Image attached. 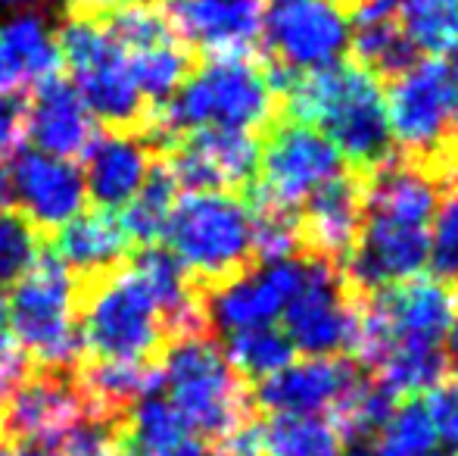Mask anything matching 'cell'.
I'll use <instances>...</instances> for the list:
<instances>
[{"mask_svg":"<svg viewBox=\"0 0 458 456\" xmlns=\"http://www.w3.org/2000/svg\"><path fill=\"white\" fill-rule=\"evenodd\" d=\"M437 178L418 163H380L365 188V213L346 272L359 291H380L421 275L430 254Z\"/></svg>","mask_w":458,"mask_h":456,"instance_id":"obj_1","label":"cell"},{"mask_svg":"<svg viewBox=\"0 0 458 456\" xmlns=\"http://www.w3.org/2000/svg\"><path fill=\"white\" fill-rule=\"evenodd\" d=\"M290 119L321 132L352 166L377 169L390 153L386 98L377 75L359 63H331L284 79Z\"/></svg>","mask_w":458,"mask_h":456,"instance_id":"obj_2","label":"cell"},{"mask_svg":"<svg viewBox=\"0 0 458 456\" xmlns=\"http://www.w3.org/2000/svg\"><path fill=\"white\" fill-rule=\"evenodd\" d=\"M275 98V79L247 60V54L212 56L206 66L191 69L182 88L163 107H153L140 132L157 147V153H163V147L178 132L193 128L253 132L272 119Z\"/></svg>","mask_w":458,"mask_h":456,"instance_id":"obj_3","label":"cell"},{"mask_svg":"<svg viewBox=\"0 0 458 456\" xmlns=\"http://www.w3.org/2000/svg\"><path fill=\"white\" fill-rule=\"evenodd\" d=\"M169 403L197 438L228 444L250 422V394L225 350L203 335L172 338L159 353Z\"/></svg>","mask_w":458,"mask_h":456,"instance_id":"obj_4","label":"cell"},{"mask_svg":"<svg viewBox=\"0 0 458 456\" xmlns=\"http://www.w3.org/2000/svg\"><path fill=\"white\" fill-rule=\"evenodd\" d=\"M10 335L35 369L75 372L85 359L79 325V279L54 254L41 250L6 300Z\"/></svg>","mask_w":458,"mask_h":456,"instance_id":"obj_5","label":"cell"},{"mask_svg":"<svg viewBox=\"0 0 458 456\" xmlns=\"http://www.w3.org/2000/svg\"><path fill=\"white\" fill-rule=\"evenodd\" d=\"M175 260L199 288L253 266V210L228 191H193L175 201L165 226Z\"/></svg>","mask_w":458,"mask_h":456,"instance_id":"obj_6","label":"cell"},{"mask_svg":"<svg viewBox=\"0 0 458 456\" xmlns=\"http://www.w3.org/2000/svg\"><path fill=\"white\" fill-rule=\"evenodd\" d=\"M79 325L88 359L150 363L165 347V325L128 262L79 279Z\"/></svg>","mask_w":458,"mask_h":456,"instance_id":"obj_7","label":"cell"},{"mask_svg":"<svg viewBox=\"0 0 458 456\" xmlns=\"http://www.w3.org/2000/svg\"><path fill=\"white\" fill-rule=\"evenodd\" d=\"M56 47L94 119L109 132H140L147 125L150 107L134 82L125 50L109 38L100 16L66 13V22L56 31Z\"/></svg>","mask_w":458,"mask_h":456,"instance_id":"obj_8","label":"cell"},{"mask_svg":"<svg viewBox=\"0 0 458 456\" xmlns=\"http://www.w3.org/2000/svg\"><path fill=\"white\" fill-rule=\"evenodd\" d=\"M455 316V294L443 279H405L399 285L371 291L356 306L352 353L365 366H377L386 350L403 344L443 347Z\"/></svg>","mask_w":458,"mask_h":456,"instance_id":"obj_9","label":"cell"},{"mask_svg":"<svg viewBox=\"0 0 458 456\" xmlns=\"http://www.w3.org/2000/svg\"><path fill=\"white\" fill-rule=\"evenodd\" d=\"M344 172V157L321 132L300 122H281L259 147L253 182V210L290 213L315 194L325 182Z\"/></svg>","mask_w":458,"mask_h":456,"instance_id":"obj_10","label":"cell"},{"mask_svg":"<svg viewBox=\"0 0 458 456\" xmlns=\"http://www.w3.org/2000/svg\"><path fill=\"white\" fill-rule=\"evenodd\" d=\"M386 98L390 134L421 159L440 157L449 147L458 122V88L449 63L440 56L409 63L393 75Z\"/></svg>","mask_w":458,"mask_h":456,"instance_id":"obj_11","label":"cell"},{"mask_svg":"<svg viewBox=\"0 0 458 456\" xmlns=\"http://www.w3.org/2000/svg\"><path fill=\"white\" fill-rule=\"evenodd\" d=\"M88 422H94V416L75 372L31 366L0 407V438L63 447Z\"/></svg>","mask_w":458,"mask_h":456,"instance_id":"obj_12","label":"cell"},{"mask_svg":"<svg viewBox=\"0 0 458 456\" xmlns=\"http://www.w3.org/2000/svg\"><path fill=\"white\" fill-rule=\"evenodd\" d=\"M356 306L346 297L340 272L327 260L302 266V281L290 304L284 306V335L293 350L309 357H337L352 350L356 338Z\"/></svg>","mask_w":458,"mask_h":456,"instance_id":"obj_13","label":"cell"},{"mask_svg":"<svg viewBox=\"0 0 458 456\" xmlns=\"http://www.w3.org/2000/svg\"><path fill=\"white\" fill-rule=\"evenodd\" d=\"M262 35L277 66L312 73L340 63L350 47V16L334 0H277Z\"/></svg>","mask_w":458,"mask_h":456,"instance_id":"obj_14","label":"cell"},{"mask_svg":"<svg viewBox=\"0 0 458 456\" xmlns=\"http://www.w3.org/2000/svg\"><path fill=\"white\" fill-rule=\"evenodd\" d=\"M165 169L187 194L193 191H234L253 182L259 144L250 132L234 128H193L165 144Z\"/></svg>","mask_w":458,"mask_h":456,"instance_id":"obj_15","label":"cell"},{"mask_svg":"<svg viewBox=\"0 0 458 456\" xmlns=\"http://www.w3.org/2000/svg\"><path fill=\"white\" fill-rule=\"evenodd\" d=\"M302 266L296 260H275L262 266H247L243 272L203 288L206 325L225 335H234L256 325H272L290 304L302 281Z\"/></svg>","mask_w":458,"mask_h":456,"instance_id":"obj_16","label":"cell"},{"mask_svg":"<svg viewBox=\"0 0 458 456\" xmlns=\"http://www.w3.org/2000/svg\"><path fill=\"white\" fill-rule=\"evenodd\" d=\"M13 172V197L19 201V213L29 216L41 228H60L81 213L88 201L85 176L69 159L50 157L41 151L16 153Z\"/></svg>","mask_w":458,"mask_h":456,"instance_id":"obj_17","label":"cell"},{"mask_svg":"<svg viewBox=\"0 0 458 456\" xmlns=\"http://www.w3.org/2000/svg\"><path fill=\"white\" fill-rule=\"evenodd\" d=\"M356 369L340 357H309L287 363L256 384V403L272 416H318L352 388Z\"/></svg>","mask_w":458,"mask_h":456,"instance_id":"obj_18","label":"cell"},{"mask_svg":"<svg viewBox=\"0 0 458 456\" xmlns=\"http://www.w3.org/2000/svg\"><path fill=\"white\" fill-rule=\"evenodd\" d=\"M262 22V0H178L172 10L178 38L209 56L247 54L259 41Z\"/></svg>","mask_w":458,"mask_h":456,"instance_id":"obj_19","label":"cell"},{"mask_svg":"<svg viewBox=\"0 0 458 456\" xmlns=\"http://www.w3.org/2000/svg\"><path fill=\"white\" fill-rule=\"evenodd\" d=\"M365 213V185L350 172H340L325 182L302 203L300 237L302 247L318 254V260L344 262L356 247Z\"/></svg>","mask_w":458,"mask_h":456,"instance_id":"obj_20","label":"cell"},{"mask_svg":"<svg viewBox=\"0 0 458 456\" xmlns=\"http://www.w3.org/2000/svg\"><path fill=\"white\" fill-rule=\"evenodd\" d=\"M157 147L144 132L97 134L85 151V191L100 210H119L140 191L157 163Z\"/></svg>","mask_w":458,"mask_h":456,"instance_id":"obj_21","label":"cell"},{"mask_svg":"<svg viewBox=\"0 0 458 456\" xmlns=\"http://www.w3.org/2000/svg\"><path fill=\"white\" fill-rule=\"evenodd\" d=\"M35 91V100L29 104V138L38 144V151L60 159L85 157L97 138L94 116L72 82L54 75Z\"/></svg>","mask_w":458,"mask_h":456,"instance_id":"obj_22","label":"cell"},{"mask_svg":"<svg viewBox=\"0 0 458 456\" xmlns=\"http://www.w3.org/2000/svg\"><path fill=\"white\" fill-rule=\"evenodd\" d=\"M81 394L91 407L94 422L106 426H122L128 409L140 397L163 388V372L159 363H128V359H81L75 369Z\"/></svg>","mask_w":458,"mask_h":456,"instance_id":"obj_23","label":"cell"},{"mask_svg":"<svg viewBox=\"0 0 458 456\" xmlns=\"http://www.w3.org/2000/svg\"><path fill=\"white\" fill-rule=\"evenodd\" d=\"M60 66L56 35L38 13H22L0 25V94L31 91L54 79Z\"/></svg>","mask_w":458,"mask_h":456,"instance_id":"obj_24","label":"cell"},{"mask_svg":"<svg viewBox=\"0 0 458 456\" xmlns=\"http://www.w3.org/2000/svg\"><path fill=\"white\" fill-rule=\"evenodd\" d=\"M128 247L131 241L113 210L79 213L54 235V254L72 269L75 279H94V275L122 266Z\"/></svg>","mask_w":458,"mask_h":456,"instance_id":"obj_25","label":"cell"},{"mask_svg":"<svg viewBox=\"0 0 458 456\" xmlns=\"http://www.w3.org/2000/svg\"><path fill=\"white\" fill-rule=\"evenodd\" d=\"M350 44L356 47L359 66L374 75H396L415 63V47L399 29L396 0H359L356 19L350 22Z\"/></svg>","mask_w":458,"mask_h":456,"instance_id":"obj_26","label":"cell"},{"mask_svg":"<svg viewBox=\"0 0 458 456\" xmlns=\"http://www.w3.org/2000/svg\"><path fill=\"white\" fill-rule=\"evenodd\" d=\"M178 201V185L169 176L163 157H157V163L150 166V176L140 185V191L131 201L122 207V228H125L128 241L138 247H150V244L163 241L165 226H169L172 207Z\"/></svg>","mask_w":458,"mask_h":456,"instance_id":"obj_27","label":"cell"},{"mask_svg":"<svg viewBox=\"0 0 458 456\" xmlns=\"http://www.w3.org/2000/svg\"><path fill=\"white\" fill-rule=\"evenodd\" d=\"M262 456H340L344 441L321 416H272L259 426Z\"/></svg>","mask_w":458,"mask_h":456,"instance_id":"obj_28","label":"cell"},{"mask_svg":"<svg viewBox=\"0 0 458 456\" xmlns=\"http://www.w3.org/2000/svg\"><path fill=\"white\" fill-rule=\"evenodd\" d=\"M396 19L415 50L440 56L458 47V0H396Z\"/></svg>","mask_w":458,"mask_h":456,"instance_id":"obj_29","label":"cell"},{"mask_svg":"<svg viewBox=\"0 0 458 456\" xmlns=\"http://www.w3.org/2000/svg\"><path fill=\"white\" fill-rule=\"evenodd\" d=\"M125 56H128V66H131V75H134V82H138L140 94H144V100L153 107H163L165 100L182 88V82L193 69L191 50H187V44L182 38L153 44V47H140Z\"/></svg>","mask_w":458,"mask_h":456,"instance_id":"obj_30","label":"cell"},{"mask_svg":"<svg viewBox=\"0 0 458 456\" xmlns=\"http://www.w3.org/2000/svg\"><path fill=\"white\" fill-rule=\"evenodd\" d=\"M225 357L228 363L241 372V378H262L281 372L287 363H293V344L275 325H256V329H243L228 335L225 341Z\"/></svg>","mask_w":458,"mask_h":456,"instance_id":"obj_31","label":"cell"},{"mask_svg":"<svg viewBox=\"0 0 458 456\" xmlns=\"http://www.w3.org/2000/svg\"><path fill=\"white\" fill-rule=\"evenodd\" d=\"M393 413V397L380 388L377 382H362L356 378L352 388L334 403L331 426L337 428L344 444H359V441H374L384 428L386 416Z\"/></svg>","mask_w":458,"mask_h":456,"instance_id":"obj_32","label":"cell"},{"mask_svg":"<svg viewBox=\"0 0 458 456\" xmlns=\"http://www.w3.org/2000/svg\"><path fill=\"white\" fill-rule=\"evenodd\" d=\"M437 447V432L430 413L421 400H405L403 407H393L384 428L374 438L377 456H430Z\"/></svg>","mask_w":458,"mask_h":456,"instance_id":"obj_33","label":"cell"},{"mask_svg":"<svg viewBox=\"0 0 458 456\" xmlns=\"http://www.w3.org/2000/svg\"><path fill=\"white\" fill-rule=\"evenodd\" d=\"M41 254L38 226L19 210H0V288L16 285Z\"/></svg>","mask_w":458,"mask_h":456,"instance_id":"obj_34","label":"cell"},{"mask_svg":"<svg viewBox=\"0 0 458 456\" xmlns=\"http://www.w3.org/2000/svg\"><path fill=\"white\" fill-rule=\"evenodd\" d=\"M428 266L443 281L458 275V182L437 201L434 219H430Z\"/></svg>","mask_w":458,"mask_h":456,"instance_id":"obj_35","label":"cell"},{"mask_svg":"<svg viewBox=\"0 0 458 456\" xmlns=\"http://www.w3.org/2000/svg\"><path fill=\"white\" fill-rule=\"evenodd\" d=\"M60 456H131L122 441L119 426H106V422H88L85 428L72 434L63 444Z\"/></svg>","mask_w":458,"mask_h":456,"instance_id":"obj_36","label":"cell"},{"mask_svg":"<svg viewBox=\"0 0 458 456\" xmlns=\"http://www.w3.org/2000/svg\"><path fill=\"white\" fill-rule=\"evenodd\" d=\"M29 138V98L16 91L0 94V159H13Z\"/></svg>","mask_w":458,"mask_h":456,"instance_id":"obj_37","label":"cell"},{"mask_svg":"<svg viewBox=\"0 0 458 456\" xmlns=\"http://www.w3.org/2000/svg\"><path fill=\"white\" fill-rule=\"evenodd\" d=\"M428 413L434 422L437 441L446 444V451H458V382H440L430 388Z\"/></svg>","mask_w":458,"mask_h":456,"instance_id":"obj_38","label":"cell"},{"mask_svg":"<svg viewBox=\"0 0 458 456\" xmlns=\"http://www.w3.org/2000/svg\"><path fill=\"white\" fill-rule=\"evenodd\" d=\"M0 456H60V447L31 444V441H6V438H0Z\"/></svg>","mask_w":458,"mask_h":456,"instance_id":"obj_39","label":"cell"},{"mask_svg":"<svg viewBox=\"0 0 458 456\" xmlns=\"http://www.w3.org/2000/svg\"><path fill=\"white\" fill-rule=\"evenodd\" d=\"M153 456H209V451H206L203 438H197V434H184L182 441H175V444H169L165 451H159Z\"/></svg>","mask_w":458,"mask_h":456,"instance_id":"obj_40","label":"cell"},{"mask_svg":"<svg viewBox=\"0 0 458 456\" xmlns=\"http://www.w3.org/2000/svg\"><path fill=\"white\" fill-rule=\"evenodd\" d=\"M443 341H446V366L453 372H458V313L453 316V325H449V331H446V338H443Z\"/></svg>","mask_w":458,"mask_h":456,"instance_id":"obj_41","label":"cell"},{"mask_svg":"<svg viewBox=\"0 0 458 456\" xmlns=\"http://www.w3.org/2000/svg\"><path fill=\"white\" fill-rule=\"evenodd\" d=\"M16 201L13 197V172H10V163L0 159V210H10V203Z\"/></svg>","mask_w":458,"mask_h":456,"instance_id":"obj_42","label":"cell"},{"mask_svg":"<svg viewBox=\"0 0 458 456\" xmlns=\"http://www.w3.org/2000/svg\"><path fill=\"white\" fill-rule=\"evenodd\" d=\"M128 4H150V6H159V4H178V0H128Z\"/></svg>","mask_w":458,"mask_h":456,"instance_id":"obj_43","label":"cell"},{"mask_svg":"<svg viewBox=\"0 0 458 456\" xmlns=\"http://www.w3.org/2000/svg\"><path fill=\"white\" fill-rule=\"evenodd\" d=\"M25 4H38V0H0V6H25Z\"/></svg>","mask_w":458,"mask_h":456,"instance_id":"obj_44","label":"cell"},{"mask_svg":"<svg viewBox=\"0 0 458 456\" xmlns=\"http://www.w3.org/2000/svg\"><path fill=\"white\" fill-rule=\"evenodd\" d=\"M218 456H250V453H241V451H222Z\"/></svg>","mask_w":458,"mask_h":456,"instance_id":"obj_45","label":"cell"},{"mask_svg":"<svg viewBox=\"0 0 458 456\" xmlns=\"http://www.w3.org/2000/svg\"><path fill=\"white\" fill-rule=\"evenodd\" d=\"M430 456H458V451H443V453H430Z\"/></svg>","mask_w":458,"mask_h":456,"instance_id":"obj_46","label":"cell"},{"mask_svg":"<svg viewBox=\"0 0 458 456\" xmlns=\"http://www.w3.org/2000/svg\"><path fill=\"white\" fill-rule=\"evenodd\" d=\"M334 4H340V0H334ZM352 4H359V0H352Z\"/></svg>","mask_w":458,"mask_h":456,"instance_id":"obj_47","label":"cell"}]
</instances>
